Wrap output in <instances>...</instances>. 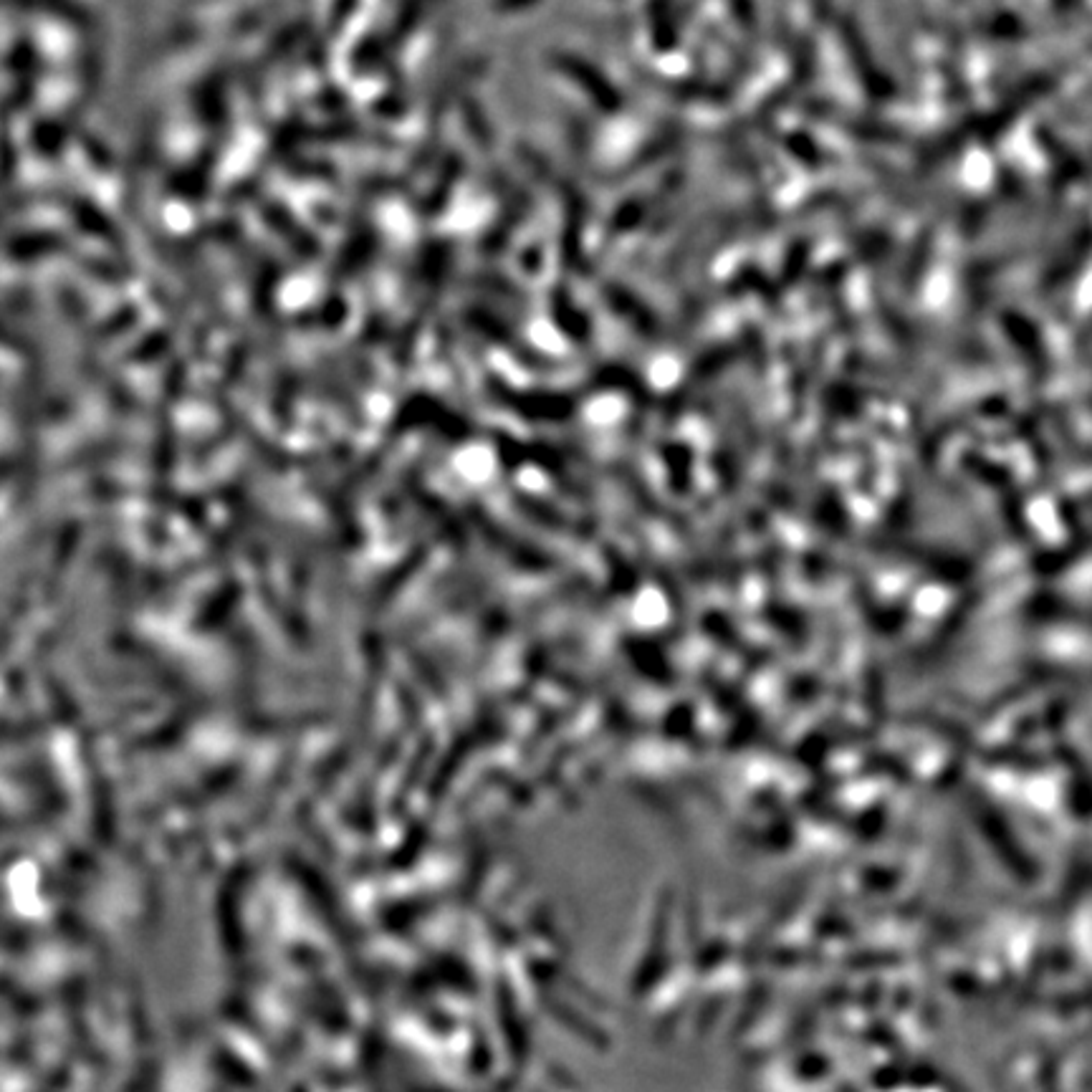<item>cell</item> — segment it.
Wrapping results in <instances>:
<instances>
[{
	"mask_svg": "<svg viewBox=\"0 0 1092 1092\" xmlns=\"http://www.w3.org/2000/svg\"><path fill=\"white\" fill-rule=\"evenodd\" d=\"M488 392L499 399L504 408L513 410L527 420H554L562 422L577 413V399L564 392H541V390H513L501 380H491Z\"/></svg>",
	"mask_w": 1092,
	"mask_h": 1092,
	"instance_id": "6da1fadb",
	"label": "cell"
},
{
	"mask_svg": "<svg viewBox=\"0 0 1092 1092\" xmlns=\"http://www.w3.org/2000/svg\"><path fill=\"white\" fill-rule=\"evenodd\" d=\"M392 426H395L397 433L408 431L413 426L433 428V431H438L451 440H461L468 435V422L463 417H458L453 410H447L445 405H440L438 399L428 395H415L408 403H403Z\"/></svg>",
	"mask_w": 1092,
	"mask_h": 1092,
	"instance_id": "7a4b0ae2",
	"label": "cell"
},
{
	"mask_svg": "<svg viewBox=\"0 0 1092 1092\" xmlns=\"http://www.w3.org/2000/svg\"><path fill=\"white\" fill-rule=\"evenodd\" d=\"M554 67L562 71V74H569L572 79L577 81V87H580L582 92H587L600 110L617 112L620 104H623L620 92L612 87L610 79H605V76L600 74V69H594L592 64H587L584 58L572 56V53H554Z\"/></svg>",
	"mask_w": 1092,
	"mask_h": 1092,
	"instance_id": "3957f363",
	"label": "cell"
},
{
	"mask_svg": "<svg viewBox=\"0 0 1092 1092\" xmlns=\"http://www.w3.org/2000/svg\"><path fill=\"white\" fill-rule=\"evenodd\" d=\"M264 218L268 220V225H271V230L286 238L289 246L294 248L298 256H307V259H312V256L319 253V243H316V238L312 236V233H309L307 228H301L298 220L291 216L284 205H278L276 200H266Z\"/></svg>",
	"mask_w": 1092,
	"mask_h": 1092,
	"instance_id": "277c9868",
	"label": "cell"
},
{
	"mask_svg": "<svg viewBox=\"0 0 1092 1092\" xmlns=\"http://www.w3.org/2000/svg\"><path fill=\"white\" fill-rule=\"evenodd\" d=\"M465 321H468L470 326H474L476 332H481L483 337L493 339V342H499L501 347H509L511 351H516L518 357H536L534 351H531L527 344L518 339V334L511 330V326H506L504 321L496 319L493 314H488L486 309H468V312L463 314ZM539 360V357H536Z\"/></svg>",
	"mask_w": 1092,
	"mask_h": 1092,
	"instance_id": "5b68a950",
	"label": "cell"
},
{
	"mask_svg": "<svg viewBox=\"0 0 1092 1092\" xmlns=\"http://www.w3.org/2000/svg\"><path fill=\"white\" fill-rule=\"evenodd\" d=\"M552 316L559 324V330H562L566 337L572 339V342L582 344V347H584V342H589V337H592L589 319L584 316L582 309L572 301V296L564 294L562 289H557L552 294Z\"/></svg>",
	"mask_w": 1092,
	"mask_h": 1092,
	"instance_id": "8992f818",
	"label": "cell"
},
{
	"mask_svg": "<svg viewBox=\"0 0 1092 1092\" xmlns=\"http://www.w3.org/2000/svg\"><path fill=\"white\" fill-rule=\"evenodd\" d=\"M602 294H605L607 304H610L614 312L632 321V326H637L642 334H655V316L650 314V309L642 307L640 298L632 296L630 291H625L620 284H607Z\"/></svg>",
	"mask_w": 1092,
	"mask_h": 1092,
	"instance_id": "52a82bcc",
	"label": "cell"
},
{
	"mask_svg": "<svg viewBox=\"0 0 1092 1092\" xmlns=\"http://www.w3.org/2000/svg\"><path fill=\"white\" fill-rule=\"evenodd\" d=\"M529 211V195H518V200L513 202V211L506 213V216H501L496 223H493V228L483 236V253L488 256H496L504 250L506 243H509V238L513 236V230L518 228V223H521L524 216H527Z\"/></svg>",
	"mask_w": 1092,
	"mask_h": 1092,
	"instance_id": "ba28073f",
	"label": "cell"
},
{
	"mask_svg": "<svg viewBox=\"0 0 1092 1092\" xmlns=\"http://www.w3.org/2000/svg\"><path fill=\"white\" fill-rule=\"evenodd\" d=\"M374 248H378V236H374V230L357 233V236L349 241V246L342 248V253H339L337 276L339 278L351 276V273L360 271V268L369 261V256L374 253Z\"/></svg>",
	"mask_w": 1092,
	"mask_h": 1092,
	"instance_id": "9c48e42d",
	"label": "cell"
},
{
	"mask_svg": "<svg viewBox=\"0 0 1092 1092\" xmlns=\"http://www.w3.org/2000/svg\"><path fill=\"white\" fill-rule=\"evenodd\" d=\"M458 175H461V160L453 157V160H451V165H447L445 170L440 172L438 183L433 185L431 193H428L426 198H422L420 211L426 213V216H438V213L443 211V205H445L447 195H451V190L456 188Z\"/></svg>",
	"mask_w": 1092,
	"mask_h": 1092,
	"instance_id": "30bf717a",
	"label": "cell"
},
{
	"mask_svg": "<svg viewBox=\"0 0 1092 1092\" xmlns=\"http://www.w3.org/2000/svg\"><path fill=\"white\" fill-rule=\"evenodd\" d=\"M465 119H468V129H470V135L476 137V142L486 147L491 145V129H488V124L483 122V115L479 106L470 104L468 112H465Z\"/></svg>",
	"mask_w": 1092,
	"mask_h": 1092,
	"instance_id": "8fae6325",
	"label": "cell"
}]
</instances>
